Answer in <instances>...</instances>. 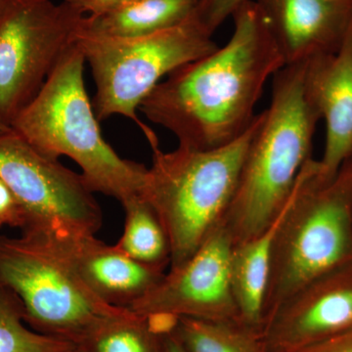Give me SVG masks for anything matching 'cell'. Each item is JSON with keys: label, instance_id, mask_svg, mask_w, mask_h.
Listing matches in <instances>:
<instances>
[{"label": "cell", "instance_id": "obj_1", "mask_svg": "<svg viewBox=\"0 0 352 352\" xmlns=\"http://www.w3.org/2000/svg\"><path fill=\"white\" fill-rule=\"evenodd\" d=\"M231 18L226 45L175 69L139 107L183 147L212 150L240 138L256 118L266 82L286 66L256 0Z\"/></svg>", "mask_w": 352, "mask_h": 352}, {"label": "cell", "instance_id": "obj_2", "mask_svg": "<svg viewBox=\"0 0 352 352\" xmlns=\"http://www.w3.org/2000/svg\"><path fill=\"white\" fill-rule=\"evenodd\" d=\"M305 67L286 65L273 76L270 107L259 113L258 129L222 221L234 245L258 235L274 221L311 159L321 118L305 94Z\"/></svg>", "mask_w": 352, "mask_h": 352}, {"label": "cell", "instance_id": "obj_3", "mask_svg": "<svg viewBox=\"0 0 352 352\" xmlns=\"http://www.w3.org/2000/svg\"><path fill=\"white\" fill-rule=\"evenodd\" d=\"M85 64L74 43L11 129L45 156L73 160L92 192L122 203L141 193L148 168L106 142L85 88Z\"/></svg>", "mask_w": 352, "mask_h": 352}, {"label": "cell", "instance_id": "obj_4", "mask_svg": "<svg viewBox=\"0 0 352 352\" xmlns=\"http://www.w3.org/2000/svg\"><path fill=\"white\" fill-rule=\"evenodd\" d=\"M351 263L352 155L332 178L324 177L311 157L298 176L275 236L263 325L296 292Z\"/></svg>", "mask_w": 352, "mask_h": 352}, {"label": "cell", "instance_id": "obj_5", "mask_svg": "<svg viewBox=\"0 0 352 352\" xmlns=\"http://www.w3.org/2000/svg\"><path fill=\"white\" fill-rule=\"evenodd\" d=\"M259 118L258 113L240 138L215 149L152 148L153 163L140 195L168 235L170 270L187 263L223 221Z\"/></svg>", "mask_w": 352, "mask_h": 352}, {"label": "cell", "instance_id": "obj_6", "mask_svg": "<svg viewBox=\"0 0 352 352\" xmlns=\"http://www.w3.org/2000/svg\"><path fill=\"white\" fill-rule=\"evenodd\" d=\"M194 12L179 24L134 38H101L76 32L75 44L89 65L99 122L115 115L135 122L149 140L157 136L144 126L136 110L155 87L175 69L214 52L219 46Z\"/></svg>", "mask_w": 352, "mask_h": 352}, {"label": "cell", "instance_id": "obj_7", "mask_svg": "<svg viewBox=\"0 0 352 352\" xmlns=\"http://www.w3.org/2000/svg\"><path fill=\"white\" fill-rule=\"evenodd\" d=\"M0 287L19 298L36 332L78 344L122 307L102 302L63 259L32 234L0 235Z\"/></svg>", "mask_w": 352, "mask_h": 352}, {"label": "cell", "instance_id": "obj_8", "mask_svg": "<svg viewBox=\"0 0 352 352\" xmlns=\"http://www.w3.org/2000/svg\"><path fill=\"white\" fill-rule=\"evenodd\" d=\"M83 15L52 0H0V124L11 127L75 43Z\"/></svg>", "mask_w": 352, "mask_h": 352}, {"label": "cell", "instance_id": "obj_9", "mask_svg": "<svg viewBox=\"0 0 352 352\" xmlns=\"http://www.w3.org/2000/svg\"><path fill=\"white\" fill-rule=\"evenodd\" d=\"M0 178L24 208L22 233L95 235L102 227L100 206L82 175L38 151L12 129L0 134Z\"/></svg>", "mask_w": 352, "mask_h": 352}, {"label": "cell", "instance_id": "obj_10", "mask_svg": "<svg viewBox=\"0 0 352 352\" xmlns=\"http://www.w3.org/2000/svg\"><path fill=\"white\" fill-rule=\"evenodd\" d=\"M233 245L230 232L221 222L187 263L166 273L129 309L149 318L240 320L231 286Z\"/></svg>", "mask_w": 352, "mask_h": 352}, {"label": "cell", "instance_id": "obj_11", "mask_svg": "<svg viewBox=\"0 0 352 352\" xmlns=\"http://www.w3.org/2000/svg\"><path fill=\"white\" fill-rule=\"evenodd\" d=\"M352 330V263L307 284L265 321L267 352H298Z\"/></svg>", "mask_w": 352, "mask_h": 352}, {"label": "cell", "instance_id": "obj_12", "mask_svg": "<svg viewBox=\"0 0 352 352\" xmlns=\"http://www.w3.org/2000/svg\"><path fill=\"white\" fill-rule=\"evenodd\" d=\"M36 236L68 264L92 293L112 307L131 308L161 282V268L138 263L92 234L27 232Z\"/></svg>", "mask_w": 352, "mask_h": 352}, {"label": "cell", "instance_id": "obj_13", "mask_svg": "<svg viewBox=\"0 0 352 352\" xmlns=\"http://www.w3.org/2000/svg\"><path fill=\"white\" fill-rule=\"evenodd\" d=\"M286 65L340 50L352 27V0H256Z\"/></svg>", "mask_w": 352, "mask_h": 352}, {"label": "cell", "instance_id": "obj_14", "mask_svg": "<svg viewBox=\"0 0 352 352\" xmlns=\"http://www.w3.org/2000/svg\"><path fill=\"white\" fill-rule=\"evenodd\" d=\"M305 90L326 126L321 175L332 178L352 155V27L337 52L305 62Z\"/></svg>", "mask_w": 352, "mask_h": 352}, {"label": "cell", "instance_id": "obj_15", "mask_svg": "<svg viewBox=\"0 0 352 352\" xmlns=\"http://www.w3.org/2000/svg\"><path fill=\"white\" fill-rule=\"evenodd\" d=\"M287 205L288 201L265 230L251 239L233 245L231 252V286L240 320L261 332L273 245Z\"/></svg>", "mask_w": 352, "mask_h": 352}, {"label": "cell", "instance_id": "obj_16", "mask_svg": "<svg viewBox=\"0 0 352 352\" xmlns=\"http://www.w3.org/2000/svg\"><path fill=\"white\" fill-rule=\"evenodd\" d=\"M199 0H132L96 16H83L78 32L101 38H134L179 24Z\"/></svg>", "mask_w": 352, "mask_h": 352}, {"label": "cell", "instance_id": "obj_17", "mask_svg": "<svg viewBox=\"0 0 352 352\" xmlns=\"http://www.w3.org/2000/svg\"><path fill=\"white\" fill-rule=\"evenodd\" d=\"M120 204L126 220L116 247L138 263L166 270L170 266V242L156 212L140 194Z\"/></svg>", "mask_w": 352, "mask_h": 352}, {"label": "cell", "instance_id": "obj_18", "mask_svg": "<svg viewBox=\"0 0 352 352\" xmlns=\"http://www.w3.org/2000/svg\"><path fill=\"white\" fill-rule=\"evenodd\" d=\"M164 333L148 317L124 308L99 322L76 346L82 352H164Z\"/></svg>", "mask_w": 352, "mask_h": 352}, {"label": "cell", "instance_id": "obj_19", "mask_svg": "<svg viewBox=\"0 0 352 352\" xmlns=\"http://www.w3.org/2000/svg\"><path fill=\"white\" fill-rule=\"evenodd\" d=\"M170 333L187 352H267L263 332L241 320L180 317Z\"/></svg>", "mask_w": 352, "mask_h": 352}, {"label": "cell", "instance_id": "obj_20", "mask_svg": "<svg viewBox=\"0 0 352 352\" xmlns=\"http://www.w3.org/2000/svg\"><path fill=\"white\" fill-rule=\"evenodd\" d=\"M75 344L36 332L25 324L19 298L0 287V352H66Z\"/></svg>", "mask_w": 352, "mask_h": 352}, {"label": "cell", "instance_id": "obj_21", "mask_svg": "<svg viewBox=\"0 0 352 352\" xmlns=\"http://www.w3.org/2000/svg\"><path fill=\"white\" fill-rule=\"evenodd\" d=\"M245 1L248 0H199L195 12L208 31L214 34Z\"/></svg>", "mask_w": 352, "mask_h": 352}, {"label": "cell", "instance_id": "obj_22", "mask_svg": "<svg viewBox=\"0 0 352 352\" xmlns=\"http://www.w3.org/2000/svg\"><path fill=\"white\" fill-rule=\"evenodd\" d=\"M3 226L23 231L27 226V217L12 190L0 178V228Z\"/></svg>", "mask_w": 352, "mask_h": 352}, {"label": "cell", "instance_id": "obj_23", "mask_svg": "<svg viewBox=\"0 0 352 352\" xmlns=\"http://www.w3.org/2000/svg\"><path fill=\"white\" fill-rule=\"evenodd\" d=\"M131 1L132 0H63L66 6L83 16L101 15Z\"/></svg>", "mask_w": 352, "mask_h": 352}, {"label": "cell", "instance_id": "obj_24", "mask_svg": "<svg viewBox=\"0 0 352 352\" xmlns=\"http://www.w3.org/2000/svg\"><path fill=\"white\" fill-rule=\"evenodd\" d=\"M298 352H352V330L322 340Z\"/></svg>", "mask_w": 352, "mask_h": 352}, {"label": "cell", "instance_id": "obj_25", "mask_svg": "<svg viewBox=\"0 0 352 352\" xmlns=\"http://www.w3.org/2000/svg\"><path fill=\"white\" fill-rule=\"evenodd\" d=\"M164 352H187L170 332L164 333Z\"/></svg>", "mask_w": 352, "mask_h": 352}, {"label": "cell", "instance_id": "obj_26", "mask_svg": "<svg viewBox=\"0 0 352 352\" xmlns=\"http://www.w3.org/2000/svg\"><path fill=\"white\" fill-rule=\"evenodd\" d=\"M9 131H11V127L0 124V134L6 133V132H8Z\"/></svg>", "mask_w": 352, "mask_h": 352}, {"label": "cell", "instance_id": "obj_27", "mask_svg": "<svg viewBox=\"0 0 352 352\" xmlns=\"http://www.w3.org/2000/svg\"><path fill=\"white\" fill-rule=\"evenodd\" d=\"M66 352H82L80 351V349H78V347L75 346L74 349H69V351Z\"/></svg>", "mask_w": 352, "mask_h": 352}]
</instances>
